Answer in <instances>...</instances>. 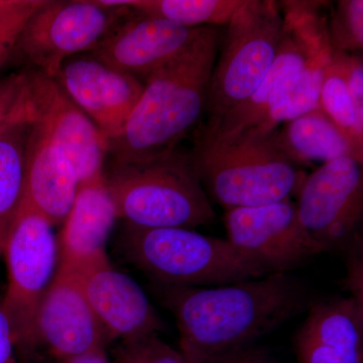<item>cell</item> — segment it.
Instances as JSON below:
<instances>
[{
    "label": "cell",
    "mask_w": 363,
    "mask_h": 363,
    "mask_svg": "<svg viewBox=\"0 0 363 363\" xmlns=\"http://www.w3.org/2000/svg\"><path fill=\"white\" fill-rule=\"evenodd\" d=\"M45 0H0V68L6 66L26 21Z\"/></svg>",
    "instance_id": "obj_26"
},
{
    "label": "cell",
    "mask_w": 363,
    "mask_h": 363,
    "mask_svg": "<svg viewBox=\"0 0 363 363\" xmlns=\"http://www.w3.org/2000/svg\"><path fill=\"white\" fill-rule=\"evenodd\" d=\"M327 14L329 44L335 52L359 54L363 49V1L340 0Z\"/></svg>",
    "instance_id": "obj_25"
},
{
    "label": "cell",
    "mask_w": 363,
    "mask_h": 363,
    "mask_svg": "<svg viewBox=\"0 0 363 363\" xmlns=\"http://www.w3.org/2000/svg\"><path fill=\"white\" fill-rule=\"evenodd\" d=\"M32 118V117H30ZM80 180L64 150L33 121L26 149L23 202L52 226L63 224L75 201Z\"/></svg>",
    "instance_id": "obj_19"
},
{
    "label": "cell",
    "mask_w": 363,
    "mask_h": 363,
    "mask_svg": "<svg viewBox=\"0 0 363 363\" xmlns=\"http://www.w3.org/2000/svg\"><path fill=\"white\" fill-rule=\"evenodd\" d=\"M363 162L342 157L306 177L298 190V220L324 252L340 250L359 233Z\"/></svg>",
    "instance_id": "obj_10"
},
{
    "label": "cell",
    "mask_w": 363,
    "mask_h": 363,
    "mask_svg": "<svg viewBox=\"0 0 363 363\" xmlns=\"http://www.w3.org/2000/svg\"><path fill=\"white\" fill-rule=\"evenodd\" d=\"M206 26L188 28L131 9L92 49L90 55L117 71L145 81L190 47Z\"/></svg>",
    "instance_id": "obj_13"
},
{
    "label": "cell",
    "mask_w": 363,
    "mask_h": 363,
    "mask_svg": "<svg viewBox=\"0 0 363 363\" xmlns=\"http://www.w3.org/2000/svg\"><path fill=\"white\" fill-rule=\"evenodd\" d=\"M78 278L107 341L124 342L164 330V322L143 289L111 264Z\"/></svg>",
    "instance_id": "obj_18"
},
{
    "label": "cell",
    "mask_w": 363,
    "mask_h": 363,
    "mask_svg": "<svg viewBox=\"0 0 363 363\" xmlns=\"http://www.w3.org/2000/svg\"><path fill=\"white\" fill-rule=\"evenodd\" d=\"M175 317L187 363H211L307 311L311 297L290 274L215 286L155 285Z\"/></svg>",
    "instance_id": "obj_1"
},
{
    "label": "cell",
    "mask_w": 363,
    "mask_h": 363,
    "mask_svg": "<svg viewBox=\"0 0 363 363\" xmlns=\"http://www.w3.org/2000/svg\"><path fill=\"white\" fill-rule=\"evenodd\" d=\"M227 240L267 274H289L324 252L298 220L289 199L233 208L224 215Z\"/></svg>",
    "instance_id": "obj_11"
},
{
    "label": "cell",
    "mask_w": 363,
    "mask_h": 363,
    "mask_svg": "<svg viewBox=\"0 0 363 363\" xmlns=\"http://www.w3.org/2000/svg\"><path fill=\"white\" fill-rule=\"evenodd\" d=\"M116 218L105 179L82 184L60 236V271L82 277L111 264L105 247Z\"/></svg>",
    "instance_id": "obj_17"
},
{
    "label": "cell",
    "mask_w": 363,
    "mask_h": 363,
    "mask_svg": "<svg viewBox=\"0 0 363 363\" xmlns=\"http://www.w3.org/2000/svg\"><path fill=\"white\" fill-rule=\"evenodd\" d=\"M16 347L13 327L0 300V363H16Z\"/></svg>",
    "instance_id": "obj_32"
},
{
    "label": "cell",
    "mask_w": 363,
    "mask_h": 363,
    "mask_svg": "<svg viewBox=\"0 0 363 363\" xmlns=\"http://www.w3.org/2000/svg\"><path fill=\"white\" fill-rule=\"evenodd\" d=\"M211 363H279L271 353L262 347L250 345L240 348L223 357L217 358Z\"/></svg>",
    "instance_id": "obj_31"
},
{
    "label": "cell",
    "mask_w": 363,
    "mask_h": 363,
    "mask_svg": "<svg viewBox=\"0 0 363 363\" xmlns=\"http://www.w3.org/2000/svg\"><path fill=\"white\" fill-rule=\"evenodd\" d=\"M35 341L65 360L104 350L106 334L78 277L57 271L38 308Z\"/></svg>",
    "instance_id": "obj_15"
},
{
    "label": "cell",
    "mask_w": 363,
    "mask_h": 363,
    "mask_svg": "<svg viewBox=\"0 0 363 363\" xmlns=\"http://www.w3.org/2000/svg\"><path fill=\"white\" fill-rule=\"evenodd\" d=\"M114 363H187L177 351L159 337L150 334L143 337L124 341L117 350Z\"/></svg>",
    "instance_id": "obj_27"
},
{
    "label": "cell",
    "mask_w": 363,
    "mask_h": 363,
    "mask_svg": "<svg viewBox=\"0 0 363 363\" xmlns=\"http://www.w3.org/2000/svg\"><path fill=\"white\" fill-rule=\"evenodd\" d=\"M104 179L124 223L194 229L216 217L190 156L179 150L145 161L111 162Z\"/></svg>",
    "instance_id": "obj_4"
},
{
    "label": "cell",
    "mask_w": 363,
    "mask_h": 363,
    "mask_svg": "<svg viewBox=\"0 0 363 363\" xmlns=\"http://www.w3.org/2000/svg\"><path fill=\"white\" fill-rule=\"evenodd\" d=\"M276 133L200 130L189 156L207 196L229 210L272 204L298 192L306 176L281 149Z\"/></svg>",
    "instance_id": "obj_3"
},
{
    "label": "cell",
    "mask_w": 363,
    "mask_h": 363,
    "mask_svg": "<svg viewBox=\"0 0 363 363\" xmlns=\"http://www.w3.org/2000/svg\"><path fill=\"white\" fill-rule=\"evenodd\" d=\"M25 72L30 117L70 159L80 185L104 178L107 140L97 126L54 78L40 72Z\"/></svg>",
    "instance_id": "obj_12"
},
{
    "label": "cell",
    "mask_w": 363,
    "mask_h": 363,
    "mask_svg": "<svg viewBox=\"0 0 363 363\" xmlns=\"http://www.w3.org/2000/svg\"><path fill=\"white\" fill-rule=\"evenodd\" d=\"M327 4L326 1L302 0L279 2L284 33L266 77L252 96L229 111L214 130L204 133L231 135L250 130L264 118L272 102L330 45L326 30Z\"/></svg>",
    "instance_id": "obj_9"
},
{
    "label": "cell",
    "mask_w": 363,
    "mask_h": 363,
    "mask_svg": "<svg viewBox=\"0 0 363 363\" xmlns=\"http://www.w3.org/2000/svg\"><path fill=\"white\" fill-rule=\"evenodd\" d=\"M344 56L345 52L332 50L330 62L325 69L320 107L363 152V130L358 126L348 90Z\"/></svg>",
    "instance_id": "obj_24"
},
{
    "label": "cell",
    "mask_w": 363,
    "mask_h": 363,
    "mask_svg": "<svg viewBox=\"0 0 363 363\" xmlns=\"http://www.w3.org/2000/svg\"><path fill=\"white\" fill-rule=\"evenodd\" d=\"M26 83L25 71L0 79V135L25 111Z\"/></svg>",
    "instance_id": "obj_28"
},
{
    "label": "cell",
    "mask_w": 363,
    "mask_h": 363,
    "mask_svg": "<svg viewBox=\"0 0 363 363\" xmlns=\"http://www.w3.org/2000/svg\"><path fill=\"white\" fill-rule=\"evenodd\" d=\"M331 57L332 49L328 45L301 72L292 84L272 102L264 118L250 130L260 135H269L278 130L279 124L288 123L308 112L321 108L320 96L325 69L330 62Z\"/></svg>",
    "instance_id": "obj_22"
},
{
    "label": "cell",
    "mask_w": 363,
    "mask_h": 363,
    "mask_svg": "<svg viewBox=\"0 0 363 363\" xmlns=\"http://www.w3.org/2000/svg\"><path fill=\"white\" fill-rule=\"evenodd\" d=\"M219 43L216 26H206L185 51L145 78L123 130L107 143L112 162L145 161L175 150L196 128L205 113Z\"/></svg>",
    "instance_id": "obj_2"
},
{
    "label": "cell",
    "mask_w": 363,
    "mask_h": 363,
    "mask_svg": "<svg viewBox=\"0 0 363 363\" xmlns=\"http://www.w3.org/2000/svg\"><path fill=\"white\" fill-rule=\"evenodd\" d=\"M33 128L28 105L0 135V257L25 197L26 149Z\"/></svg>",
    "instance_id": "obj_21"
},
{
    "label": "cell",
    "mask_w": 363,
    "mask_h": 363,
    "mask_svg": "<svg viewBox=\"0 0 363 363\" xmlns=\"http://www.w3.org/2000/svg\"><path fill=\"white\" fill-rule=\"evenodd\" d=\"M242 0H135L136 13L188 26H227Z\"/></svg>",
    "instance_id": "obj_23"
},
{
    "label": "cell",
    "mask_w": 363,
    "mask_h": 363,
    "mask_svg": "<svg viewBox=\"0 0 363 363\" xmlns=\"http://www.w3.org/2000/svg\"><path fill=\"white\" fill-rule=\"evenodd\" d=\"M118 247L124 259L155 285L215 286L267 276L228 240L194 229L124 223Z\"/></svg>",
    "instance_id": "obj_5"
},
{
    "label": "cell",
    "mask_w": 363,
    "mask_h": 363,
    "mask_svg": "<svg viewBox=\"0 0 363 363\" xmlns=\"http://www.w3.org/2000/svg\"><path fill=\"white\" fill-rule=\"evenodd\" d=\"M66 363H109L105 357L104 350L97 351V352L89 353V354L83 355L72 359L66 360Z\"/></svg>",
    "instance_id": "obj_33"
},
{
    "label": "cell",
    "mask_w": 363,
    "mask_h": 363,
    "mask_svg": "<svg viewBox=\"0 0 363 363\" xmlns=\"http://www.w3.org/2000/svg\"><path fill=\"white\" fill-rule=\"evenodd\" d=\"M227 26L208 84L203 131L214 130L229 111L252 96L266 77L284 33L279 2L242 0Z\"/></svg>",
    "instance_id": "obj_6"
},
{
    "label": "cell",
    "mask_w": 363,
    "mask_h": 363,
    "mask_svg": "<svg viewBox=\"0 0 363 363\" xmlns=\"http://www.w3.org/2000/svg\"><path fill=\"white\" fill-rule=\"evenodd\" d=\"M276 133L281 149L300 167L313 162L325 164L342 157L363 162V152L321 108L288 121Z\"/></svg>",
    "instance_id": "obj_20"
},
{
    "label": "cell",
    "mask_w": 363,
    "mask_h": 363,
    "mask_svg": "<svg viewBox=\"0 0 363 363\" xmlns=\"http://www.w3.org/2000/svg\"><path fill=\"white\" fill-rule=\"evenodd\" d=\"M100 0H45L28 18L6 65L55 78L67 60L89 52L130 11Z\"/></svg>",
    "instance_id": "obj_7"
},
{
    "label": "cell",
    "mask_w": 363,
    "mask_h": 363,
    "mask_svg": "<svg viewBox=\"0 0 363 363\" xmlns=\"http://www.w3.org/2000/svg\"><path fill=\"white\" fill-rule=\"evenodd\" d=\"M342 252L346 264L343 291L350 293V297L363 306V238L360 231L343 248Z\"/></svg>",
    "instance_id": "obj_29"
},
{
    "label": "cell",
    "mask_w": 363,
    "mask_h": 363,
    "mask_svg": "<svg viewBox=\"0 0 363 363\" xmlns=\"http://www.w3.org/2000/svg\"><path fill=\"white\" fill-rule=\"evenodd\" d=\"M52 227L23 203L4 247L9 286L2 307L13 327L16 346L26 350L37 343L38 308L56 264L58 245Z\"/></svg>",
    "instance_id": "obj_8"
},
{
    "label": "cell",
    "mask_w": 363,
    "mask_h": 363,
    "mask_svg": "<svg viewBox=\"0 0 363 363\" xmlns=\"http://www.w3.org/2000/svg\"><path fill=\"white\" fill-rule=\"evenodd\" d=\"M345 61L346 81L358 126L363 130V62L362 55L346 54Z\"/></svg>",
    "instance_id": "obj_30"
},
{
    "label": "cell",
    "mask_w": 363,
    "mask_h": 363,
    "mask_svg": "<svg viewBox=\"0 0 363 363\" xmlns=\"http://www.w3.org/2000/svg\"><path fill=\"white\" fill-rule=\"evenodd\" d=\"M55 80L95 123L107 143L119 135L145 90V83L89 52L64 62Z\"/></svg>",
    "instance_id": "obj_14"
},
{
    "label": "cell",
    "mask_w": 363,
    "mask_h": 363,
    "mask_svg": "<svg viewBox=\"0 0 363 363\" xmlns=\"http://www.w3.org/2000/svg\"><path fill=\"white\" fill-rule=\"evenodd\" d=\"M293 337L298 363H362L363 306L354 298L310 303Z\"/></svg>",
    "instance_id": "obj_16"
}]
</instances>
